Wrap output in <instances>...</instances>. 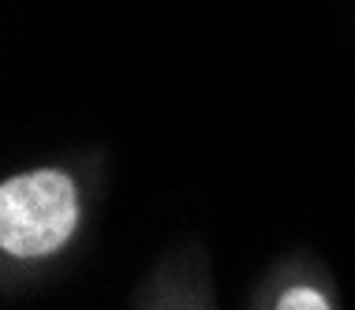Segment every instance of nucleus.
Listing matches in <instances>:
<instances>
[{
    "instance_id": "nucleus-1",
    "label": "nucleus",
    "mask_w": 355,
    "mask_h": 310,
    "mask_svg": "<svg viewBox=\"0 0 355 310\" xmlns=\"http://www.w3.org/2000/svg\"><path fill=\"white\" fill-rule=\"evenodd\" d=\"M79 217V183L64 169H31L0 187V247L19 261L56 255L75 236Z\"/></svg>"
},
{
    "instance_id": "nucleus-2",
    "label": "nucleus",
    "mask_w": 355,
    "mask_h": 310,
    "mask_svg": "<svg viewBox=\"0 0 355 310\" xmlns=\"http://www.w3.org/2000/svg\"><path fill=\"white\" fill-rule=\"evenodd\" d=\"M273 310H333V307H329V299H325L322 288H314V284H292V288H284V295L277 299Z\"/></svg>"
}]
</instances>
